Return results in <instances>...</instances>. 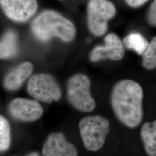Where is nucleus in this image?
I'll return each instance as SVG.
<instances>
[{"mask_svg":"<svg viewBox=\"0 0 156 156\" xmlns=\"http://www.w3.org/2000/svg\"><path fill=\"white\" fill-rule=\"evenodd\" d=\"M116 9L108 0H90L87 5V25L90 31L95 36L105 34L108 22L115 16Z\"/></svg>","mask_w":156,"mask_h":156,"instance_id":"6","label":"nucleus"},{"mask_svg":"<svg viewBox=\"0 0 156 156\" xmlns=\"http://www.w3.org/2000/svg\"><path fill=\"white\" fill-rule=\"evenodd\" d=\"M8 112L10 116L16 121L33 122L41 117L44 109L36 100L16 98L9 102Z\"/></svg>","mask_w":156,"mask_h":156,"instance_id":"7","label":"nucleus"},{"mask_svg":"<svg viewBox=\"0 0 156 156\" xmlns=\"http://www.w3.org/2000/svg\"><path fill=\"white\" fill-rule=\"evenodd\" d=\"M140 136L147 156H156V120L144 123L140 129Z\"/></svg>","mask_w":156,"mask_h":156,"instance_id":"12","label":"nucleus"},{"mask_svg":"<svg viewBox=\"0 0 156 156\" xmlns=\"http://www.w3.org/2000/svg\"><path fill=\"white\" fill-rule=\"evenodd\" d=\"M18 49V36L16 33L11 30L6 31L1 39V58L8 59L16 56Z\"/></svg>","mask_w":156,"mask_h":156,"instance_id":"13","label":"nucleus"},{"mask_svg":"<svg viewBox=\"0 0 156 156\" xmlns=\"http://www.w3.org/2000/svg\"><path fill=\"white\" fill-rule=\"evenodd\" d=\"M39 156L38 153L36 152V151H32L28 153L27 154H26V156Z\"/></svg>","mask_w":156,"mask_h":156,"instance_id":"19","label":"nucleus"},{"mask_svg":"<svg viewBox=\"0 0 156 156\" xmlns=\"http://www.w3.org/2000/svg\"><path fill=\"white\" fill-rule=\"evenodd\" d=\"M146 20L151 26H156V0H154L149 8Z\"/></svg>","mask_w":156,"mask_h":156,"instance_id":"17","label":"nucleus"},{"mask_svg":"<svg viewBox=\"0 0 156 156\" xmlns=\"http://www.w3.org/2000/svg\"><path fill=\"white\" fill-rule=\"evenodd\" d=\"M80 136L86 150L97 151L105 144L110 132L109 121L99 115L82 118L79 123Z\"/></svg>","mask_w":156,"mask_h":156,"instance_id":"3","label":"nucleus"},{"mask_svg":"<svg viewBox=\"0 0 156 156\" xmlns=\"http://www.w3.org/2000/svg\"><path fill=\"white\" fill-rule=\"evenodd\" d=\"M28 94L35 100L50 104L62 97V90L56 79L46 73H39L30 78L27 85Z\"/></svg>","mask_w":156,"mask_h":156,"instance_id":"5","label":"nucleus"},{"mask_svg":"<svg viewBox=\"0 0 156 156\" xmlns=\"http://www.w3.org/2000/svg\"><path fill=\"white\" fill-rule=\"evenodd\" d=\"M34 67L30 62H24L8 73L3 80V86L8 91L19 89L32 74Z\"/></svg>","mask_w":156,"mask_h":156,"instance_id":"11","label":"nucleus"},{"mask_svg":"<svg viewBox=\"0 0 156 156\" xmlns=\"http://www.w3.org/2000/svg\"><path fill=\"white\" fill-rule=\"evenodd\" d=\"M144 93L140 84L130 79L117 82L112 90L111 104L117 120L129 128L138 127L143 119Z\"/></svg>","mask_w":156,"mask_h":156,"instance_id":"1","label":"nucleus"},{"mask_svg":"<svg viewBox=\"0 0 156 156\" xmlns=\"http://www.w3.org/2000/svg\"><path fill=\"white\" fill-rule=\"evenodd\" d=\"M142 65L147 70L156 68V36L151 39L142 56Z\"/></svg>","mask_w":156,"mask_h":156,"instance_id":"16","label":"nucleus"},{"mask_svg":"<svg viewBox=\"0 0 156 156\" xmlns=\"http://www.w3.org/2000/svg\"><path fill=\"white\" fill-rule=\"evenodd\" d=\"M123 44L128 49L134 50L138 55L142 56L147 49L149 42L142 34L133 32L124 37Z\"/></svg>","mask_w":156,"mask_h":156,"instance_id":"14","label":"nucleus"},{"mask_svg":"<svg viewBox=\"0 0 156 156\" xmlns=\"http://www.w3.org/2000/svg\"><path fill=\"white\" fill-rule=\"evenodd\" d=\"M11 144V128L8 120L3 116H0V151H8Z\"/></svg>","mask_w":156,"mask_h":156,"instance_id":"15","label":"nucleus"},{"mask_svg":"<svg viewBox=\"0 0 156 156\" xmlns=\"http://www.w3.org/2000/svg\"><path fill=\"white\" fill-rule=\"evenodd\" d=\"M31 33L41 42H48L58 37L64 42H71L76 35L73 23L58 12L45 10L35 17L31 24Z\"/></svg>","mask_w":156,"mask_h":156,"instance_id":"2","label":"nucleus"},{"mask_svg":"<svg viewBox=\"0 0 156 156\" xmlns=\"http://www.w3.org/2000/svg\"><path fill=\"white\" fill-rule=\"evenodd\" d=\"M43 156H78V151L62 133H53L47 138L42 148Z\"/></svg>","mask_w":156,"mask_h":156,"instance_id":"10","label":"nucleus"},{"mask_svg":"<svg viewBox=\"0 0 156 156\" xmlns=\"http://www.w3.org/2000/svg\"><path fill=\"white\" fill-rule=\"evenodd\" d=\"M149 0H125L128 5L132 8H138L143 5Z\"/></svg>","mask_w":156,"mask_h":156,"instance_id":"18","label":"nucleus"},{"mask_svg":"<svg viewBox=\"0 0 156 156\" xmlns=\"http://www.w3.org/2000/svg\"><path fill=\"white\" fill-rule=\"evenodd\" d=\"M1 6L6 16L18 23L27 22L36 13V0H0Z\"/></svg>","mask_w":156,"mask_h":156,"instance_id":"9","label":"nucleus"},{"mask_svg":"<svg viewBox=\"0 0 156 156\" xmlns=\"http://www.w3.org/2000/svg\"><path fill=\"white\" fill-rule=\"evenodd\" d=\"M104 44L103 46H97L91 51L90 55L91 61H119L123 58L125 53L124 45L116 34H108L105 37Z\"/></svg>","mask_w":156,"mask_h":156,"instance_id":"8","label":"nucleus"},{"mask_svg":"<svg viewBox=\"0 0 156 156\" xmlns=\"http://www.w3.org/2000/svg\"><path fill=\"white\" fill-rule=\"evenodd\" d=\"M90 87L89 78L84 74L78 73L69 78L67 83V98L73 108L82 112H90L94 109L96 103Z\"/></svg>","mask_w":156,"mask_h":156,"instance_id":"4","label":"nucleus"}]
</instances>
